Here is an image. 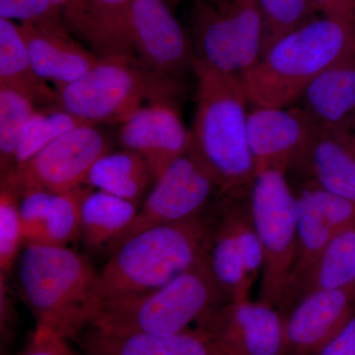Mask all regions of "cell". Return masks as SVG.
<instances>
[{
  "label": "cell",
  "instance_id": "6da1fadb",
  "mask_svg": "<svg viewBox=\"0 0 355 355\" xmlns=\"http://www.w3.org/2000/svg\"><path fill=\"white\" fill-rule=\"evenodd\" d=\"M196 110L188 153L216 182L219 197L248 195L257 170L248 137L246 93L239 76L196 58Z\"/></svg>",
  "mask_w": 355,
  "mask_h": 355
},
{
  "label": "cell",
  "instance_id": "7a4b0ae2",
  "mask_svg": "<svg viewBox=\"0 0 355 355\" xmlns=\"http://www.w3.org/2000/svg\"><path fill=\"white\" fill-rule=\"evenodd\" d=\"M17 284L36 328L69 342L90 324L101 303L99 272L69 247L26 243L17 261Z\"/></svg>",
  "mask_w": 355,
  "mask_h": 355
},
{
  "label": "cell",
  "instance_id": "3957f363",
  "mask_svg": "<svg viewBox=\"0 0 355 355\" xmlns=\"http://www.w3.org/2000/svg\"><path fill=\"white\" fill-rule=\"evenodd\" d=\"M354 55L355 27L316 17L270 44L240 79L254 107L286 108L324 70Z\"/></svg>",
  "mask_w": 355,
  "mask_h": 355
},
{
  "label": "cell",
  "instance_id": "277c9868",
  "mask_svg": "<svg viewBox=\"0 0 355 355\" xmlns=\"http://www.w3.org/2000/svg\"><path fill=\"white\" fill-rule=\"evenodd\" d=\"M209 218L203 214L155 226L121 242L99 272L101 303L155 291L200 263L205 258Z\"/></svg>",
  "mask_w": 355,
  "mask_h": 355
},
{
  "label": "cell",
  "instance_id": "5b68a950",
  "mask_svg": "<svg viewBox=\"0 0 355 355\" xmlns=\"http://www.w3.org/2000/svg\"><path fill=\"white\" fill-rule=\"evenodd\" d=\"M227 301L205 257L160 288L103 301L89 324L114 331L174 335L191 330V324L200 323Z\"/></svg>",
  "mask_w": 355,
  "mask_h": 355
},
{
  "label": "cell",
  "instance_id": "8992f818",
  "mask_svg": "<svg viewBox=\"0 0 355 355\" xmlns=\"http://www.w3.org/2000/svg\"><path fill=\"white\" fill-rule=\"evenodd\" d=\"M55 90V107L93 125H123L144 101H175L182 93L153 80L135 55L99 57L83 76Z\"/></svg>",
  "mask_w": 355,
  "mask_h": 355
},
{
  "label": "cell",
  "instance_id": "52a82bcc",
  "mask_svg": "<svg viewBox=\"0 0 355 355\" xmlns=\"http://www.w3.org/2000/svg\"><path fill=\"white\" fill-rule=\"evenodd\" d=\"M249 205L263 251L259 301L279 309L291 282L297 236V198L286 173L257 172Z\"/></svg>",
  "mask_w": 355,
  "mask_h": 355
},
{
  "label": "cell",
  "instance_id": "ba28073f",
  "mask_svg": "<svg viewBox=\"0 0 355 355\" xmlns=\"http://www.w3.org/2000/svg\"><path fill=\"white\" fill-rule=\"evenodd\" d=\"M191 26L196 58L210 69L240 77L261 57L263 26L256 0L219 6L193 0Z\"/></svg>",
  "mask_w": 355,
  "mask_h": 355
},
{
  "label": "cell",
  "instance_id": "9c48e42d",
  "mask_svg": "<svg viewBox=\"0 0 355 355\" xmlns=\"http://www.w3.org/2000/svg\"><path fill=\"white\" fill-rule=\"evenodd\" d=\"M110 153V142L93 123L69 130L29 160L1 174V187L20 197L29 191L64 193L85 184L96 161Z\"/></svg>",
  "mask_w": 355,
  "mask_h": 355
},
{
  "label": "cell",
  "instance_id": "30bf717a",
  "mask_svg": "<svg viewBox=\"0 0 355 355\" xmlns=\"http://www.w3.org/2000/svg\"><path fill=\"white\" fill-rule=\"evenodd\" d=\"M128 33L140 67L156 83L182 91L184 77L193 72L196 55L191 34L169 0H133Z\"/></svg>",
  "mask_w": 355,
  "mask_h": 355
},
{
  "label": "cell",
  "instance_id": "8fae6325",
  "mask_svg": "<svg viewBox=\"0 0 355 355\" xmlns=\"http://www.w3.org/2000/svg\"><path fill=\"white\" fill-rule=\"evenodd\" d=\"M216 191V182L209 172L190 154H184L155 180L116 246L140 231L202 216Z\"/></svg>",
  "mask_w": 355,
  "mask_h": 355
},
{
  "label": "cell",
  "instance_id": "7c38bea8",
  "mask_svg": "<svg viewBox=\"0 0 355 355\" xmlns=\"http://www.w3.org/2000/svg\"><path fill=\"white\" fill-rule=\"evenodd\" d=\"M222 355H286L280 311L266 303L227 301L198 324Z\"/></svg>",
  "mask_w": 355,
  "mask_h": 355
},
{
  "label": "cell",
  "instance_id": "4fadbf2b",
  "mask_svg": "<svg viewBox=\"0 0 355 355\" xmlns=\"http://www.w3.org/2000/svg\"><path fill=\"white\" fill-rule=\"evenodd\" d=\"M316 130L300 107H254L248 116V137L257 172L293 171Z\"/></svg>",
  "mask_w": 355,
  "mask_h": 355
},
{
  "label": "cell",
  "instance_id": "5bb4252c",
  "mask_svg": "<svg viewBox=\"0 0 355 355\" xmlns=\"http://www.w3.org/2000/svg\"><path fill=\"white\" fill-rule=\"evenodd\" d=\"M175 102H149L121 125L119 133L123 148L141 156L155 180L188 153L190 135Z\"/></svg>",
  "mask_w": 355,
  "mask_h": 355
},
{
  "label": "cell",
  "instance_id": "9a60e30c",
  "mask_svg": "<svg viewBox=\"0 0 355 355\" xmlns=\"http://www.w3.org/2000/svg\"><path fill=\"white\" fill-rule=\"evenodd\" d=\"M355 314V286L306 295L282 313L286 355H314Z\"/></svg>",
  "mask_w": 355,
  "mask_h": 355
},
{
  "label": "cell",
  "instance_id": "2e32d148",
  "mask_svg": "<svg viewBox=\"0 0 355 355\" xmlns=\"http://www.w3.org/2000/svg\"><path fill=\"white\" fill-rule=\"evenodd\" d=\"M293 171L305 184L355 200V128H320Z\"/></svg>",
  "mask_w": 355,
  "mask_h": 355
},
{
  "label": "cell",
  "instance_id": "e0dca14e",
  "mask_svg": "<svg viewBox=\"0 0 355 355\" xmlns=\"http://www.w3.org/2000/svg\"><path fill=\"white\" fill-rule=\"evenodd\" d=\"M72 342L85 355H222L197 328L174 335L105 330L87 324Z\"/></svg>",
  "mask_w": 355,
  "mask_h": 355
},
{
  "label": "cell",
  "instance_id": "ac0fdd59",
  "mask_svg": "<svg viewBox=\"0 0 355 355\" xmlns=\"http://www.w3.org/2000/svg\"><path fill=\"white\" fill-rule=\"evenodd\" d=\"M19 25L37 74L55 88L76 80L99 58L74 40L62 21Z\"/></svg>",
  "mask_w": 355,
  "mask_h": 355
},
{
  "label": "cell",
  "instance_id": "d6986e66",
  "mask_svg": "<svg viewBox=\"0 0 355 355\" xmlns=\"http://www.w3.org/2000/svg\"><path fill=\"white\" fill-rule=\"evenodd\" d=\"M299 101L317 127L355 128V55L324 70Z\"/></svg>",
  "mask_w": 355,
  "mask_h": 355
},
{
  "label": "cell",
  "instance_id": "ffe728a7",
  "mask_svg": "<svg viewBox=\"0 0 355 355\" xmlns=\"http://www.w3.org/2000/svg\"><path fill=\"white\" fill-rule=\"evenodd\" d=\"M354 286L355 227H352L336 233L317 260L292 282L279 310L282 314L314 292Z\"/></svg>",
  "mask_w": 355,
  "mask_h": 355
},
{
  "label": "cell",
  "instance_id": "44dd1931",
  "mask_svg": "<svg viewBox=\"0 0 355 355\" xmlns=\"http://www.w3.org/2000/svg\"><path fill=\"white\" fill-rule=\"evenodd\" d=\"M210 216L205 257L212 277L230 301L249 300L253 282L248 277L232 224L221 200Z\"/></svg>",
  "mask_w": 355,
  "mask_h": 355
},
{
  "label": "cell",
  "instance_id": "7402d4cb",
  "mask_svg": "<svg viewBox=\"0 0 355 355\" xmlns=\"http://www.w3.org/2000/svg\"><path fill=\"white\" fill-rule=\"evenodd\" d=\"M139 212L135 203L90 188L81 205L80 237L92 251H113Z\"/></svg>",
  "mask_w": 355,
  "mask_h": 355
},
{
  "label": "cell",
  "instance_id": "603a6c76",
  "mask_svg": "<svg viewBox=\"0 0 355 355\" xmlns=\"http://www.w3.org/2000/svg\"><path fill=\"white\" fill-rule=\"evenodd\" d=\"M0 84L31 98L37 107H55L57 90L37 74L20 25L0 18Z\"/></svg>",
  "mask_w": 355,
  "mask_h": 355
},
{
  "label": "cell",
  "instance_id": "cb8c5ba5",
  "mask_svg": "<svg viewBox=\"0 0 355 355\" xmlns=\"http://www.w3.org/2000/svg\"><path fill=\"white\" fill-rule=\"evenodd\" d=\"M154 182L155 178L146 161L123 148L118 153L110 151L98 159L88 173L85 184L139 205Z\"/></svg>",
  "mask_w": 355,
  "mask_h": 355
},
{
  "label": "cell",
  "instance_id": "d4e9b609",
  "mask_svg": "<svg viewBox=\"0 0 355 355\" xmlns=\"http://www.w3.org/2000/svg\"><path fill=\"white\" fill-rule=\"evenodd\" d=\"M295 195L298 211L297 236L295 259L288 287L317 260L331 238L340 232L324 216L314 187L303 184Z\"/></svg>",
  "mask_w": 355,
  "mask_h": 355
},
{
  "label": "cell",
  "instance_id": "484cf974",
  "mask_svg": "<svg viewBox=\"0 0 355 355\" xmlns=\"http://www.w3.org/2000/svg\"><path fill=\"white\" fill-rule=\"evenodd\" d=\"M37 110L31 98L0 84V165L1 174L14 165L23 130Z\"/></svg>",
  "mask_w": 355,
  "mask_h": 355
},
{
  "label": "cell",
  "instance_id": "4316f807",
  "mask_svg": "<svg viewBox=\"0 0 355 355\" xmlns=\"http://www.w3.org/2000/svg\"><path fill=\"white\" fill-rule=\"evenodd\" d=\"M85 123H88L57 107L36 110L23 130L13 167L29 160L64 133Z\"/></svg>",
  "mask_w": 355,
  "mask_h": 355
},
{
  "label": "cell",
  "instance_id": "83f0119b",
  "mask_svg": "<svg viewBox=\"0 0 355 355\" xmlns=\"http://www.w3.org/2000/svg\"><path fill=\"white\" fill-rule=\"evenodd\" d=\"M98 35L99 57L135 55L130 33L128 13L133 0H89Z\"/></svg>",
  "mask_w": 355,
  "mask_h": 355
},
{
  "label": "cell",
  "instance_id": "f1b7e54d",
  "mask_svg": "<svg viewBox=\"0 0 355 355\" xmlns=\"http://www.w3.org/2000/svg\"><path fill=\"white\" fill-rule=\"evenodd\" d=\"M263 26V50L316 18L311 0H256Z\"/></svg>",
  "mask_w": 355,
  "mask_h": 355
},
{
  "label": "cell",
  "instance_id": "f546056e",
  "mask_svg": "<svg viewBox=\"0 0 355 355\" xmlns=\"http://www.w3.org/2000/svg\"><path fill=\"white\" fill-rule=\"evenodd\" d=\"M89 189L83 184L55 193L46 221V244L67 247L80 237L81 205Z\"/></svg>",
  "mask_w": 355,
  "mask_h": 355
},
{
  "label": "cell",
  "instance_id": "4dcf8cb0",
  "mask_svg": "<svg viewBox=\"0 0 355 355\" xmlns=\"http://www.w3.org/2000/svg\"><path fill=\"white\" fill-rule=\"evenodd\" d=\"M25 243L19 212V197L13 191H0V273L10 275Z\"/></svg>",
  "mask_w": 355,
  "mask_h": 355
},
{
  "label": "cell",
  "instance_id": "1f68e13d",
  "mask_svg": "<svg viewBox=\"0 0 355 355\" xmlns=\"http://www.w3.org/2000/svg\"><path fill=\"white\" fill-rule=\"evenodd\" d=\"M55 193L29 191L19 197V212L26 243H46V221Z\"/></svg>",
  "mask_w": 355,
  "mask_h": 355
},
{
  "label": "cell",
  "instance_id": "d6a6232c",
  "mask_svg": "<svg viewBox=\"0 0 355 355\" xmlns=\"http://www.w3.org/2000/svg\"><path fill=\"white\" fill-rule=\"evenodd\" d=\"M65 27L72 35L87 43L96 55L99 51V35L89 0H53Z\"/></svg>",
  "mask_w": 355,
  "mask_h": 355
},
{
  "label": "cell",
  "instance_id": "836d02e7",
  "mask_svg": "<svg viewBox=\"0 0 355 355\" xmlns=\"http://www.w3.org/2000/svg\"><path fill=\"white\" fill-rule=\"evenodd\" d=\"M0 18L22 23L62 21L53 0H0Z\"/></svg>",
  "mask_w": 355,
  "mask_h": 355
},
{
  "label": "cell",
  "instance_id": "e575fe53",
  "mask_svg": "<svg viewBox=\"0 0 355 355\" xmlns=\"http://www.w3.org/2000/svg\"><path fill=\"white\" fill-rule=\"evenodd\" d=\"M69 342L48 329L36 328L20 355H77Z\"/></svg>",
  "mask_w": 355,
  "mask_h": 355
},
{
  "label": "cell",
  "instance_id": "d590c367",
  "mask_svg": "<svg viewBox=\"0 0 355 355\" xmlns=\"http://www.w3.org/2000/svg\"><path fill=\"white\" fill-rule=\"evenodd\" d=\"M322 17L340 21L355 27V0H311Z\"/></svg>",
  "mask_w": 355,
  "mask_h": 355
},
{
  "label": "cell",
  "instance_id": "8d00e7d4",
  "mask_svg": "<svg viewBox=\"0 0 355 355\" xmlns=\"http://www.w3.org/2000/svg\"><path fill=\"white\" fill-rule=\"evenodd\" d=\"M314 355H355V314L342 330Z\"/></svg>",
  "mask_w": 355,
  "mask_h": 355
},
{
  "label": "cell",
  "instance_id": "74e56055",
  "mask_svg": "<svg viewBox=\"0 0 355 355\" xmlns=\"http://www.w3.org/2000/svg\"><path fill=\"white\" fill-rule=\"evenodd\" d=\"M170 3H171L172 6H176V4L179 3V2H181L182 0H169ZM207 1L211 2V3L214 4H223L225 3L227 0H207Z\"/></svg>",
  "mask_w": 355,
  "mask_h": 355
},
{
  "label": "cell",
  "instance_id": "f35d334b",
  "mask_svg": "<svg viewBox=\"0 0 355 355\" xmlns=\"http://www.w3.org/2000/svg\"><path fill=\"white\" fill-rule=\"evenodd\" d=\"M76 354H77V355H85L84 354H79V352H76Z\"/></svg>",
  "mask_w": 355,
  "mask_h": 355
}]
</instances>
